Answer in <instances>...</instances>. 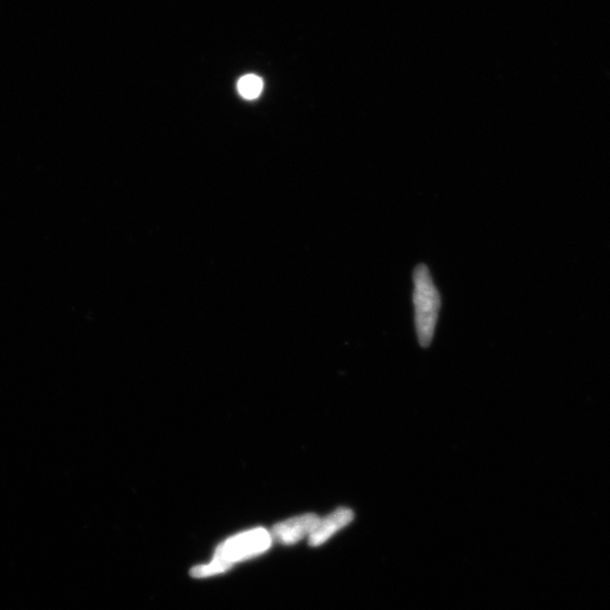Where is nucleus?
Here are the masks:
<instances>
[{
	"label": "nucleus",
	"mask_w": 610,
	"mask_h": 610,
	"mask_svg": "<svg viewBox=\"0 0 610 610\" xmlns=\"http://www.w3.org/2000/svg\"><path fill=\"white\" fill-rule=\"evenodd\" d=\"M414 305L418 341L423 347L431 344L441 307L440 294L429 268L420 265L414 272Z\"/></svg>",
	"instance_id": "nucleus-1"
},
{
	"label": "nucleus",
	"mask_w": 610,
	"mask_h": 610,
	"mask_svg": "<svg viewBox=\"0 0 610 610\" xmlns=\"http://www.w3.org/2000/svg\"><path fill=\"white\" fill-rule=\"evenodd\" d=\"M270 545H272V535L266 529L251 530L248 533L232 537L217 547L215 559L233 565L266 552Z\"/></svg>",
	"instance_id": "nucleus-2"
},
{
	"label": "nucleus",
	"mask_w": 610,
	"mask_h": 610,
	"mask_svg": "<svg viewBox=\"0 0 610 610\" xmlns=\"http://www.w3.org/2000/svg\"><path fill=\"white\" fill-rule=\"evenodd\" d=\"M320 519L316 514H304L291 520L278 524L273 529L272 538L278 543L292 545L298 543L305 536H310L313 529L317 527Z\"/></svg>",
	"instance_id": "nucleus-3"
},
{
	"label": "nucleus",
	"mask_w": 610,
	"mask_h": 610,
	"mask_svg": "<svg viewBox=\"0 0 610 610\" xmlns=\"http://www.w3.org/2000/svg\"><path fill=\"white\" fill-rule=\"evenodd\" d=\"M354 519V513L350 509H338L331 513L324 520H320L319 524L309 536V544L311 546H320L327 542L339 529L350 525Z\"/></svg>",
	"instance_id": "nucleus-4"
},
{
	"label": "nucleus",
	"mask_w": 610,
	"mask_h": 610,
	"mask_svg": "<svg viewBox=\"0 0 610 610\" xmlns=\"http://www.w3.org/2000/svg\"><path fill=\"white\" fill-rule=\"evenodd\" d=\"M264 83L256 75H246L240 78L238 91L244 99L255 100L263 92Z\"/></svg>",
	"instance_id": "nucleus-5"
},
{
	"label": "nucleus",
	"mask_w": 610,
	"mask_h": 610,
	"mask_svg": "<svg viewBox=\"0 0 610 610\" xmlns=\"http://www.w3.org/2000/svg\"><path fill=\"white\" fill-rule=\"evenodd\" d=\"M231 568V564L219 559H214L212 563L195 566V568L191 570V575H193V577L195 578H206L211 577V575L214 574H219L228 571Z\"/></svg>",
	"instance_id": "nucleus-6"
}]
</instances>
